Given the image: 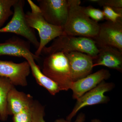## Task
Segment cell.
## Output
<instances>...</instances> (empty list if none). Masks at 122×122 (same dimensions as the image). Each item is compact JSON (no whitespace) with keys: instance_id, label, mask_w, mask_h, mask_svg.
<instances>
[{"instance_id":"cell-1","label":"cell","mask_w":122,"mask_h":122,"mask_svg":"<svg viewBox=\"0 0 122 122\" xmlns=\"http://www.w3.org/2000/svg\"><path fill=\"white\" fill-rule=\"evenodd\" d=\"M68 18L63 26L66 35L89 38L93 39L98 33L99 24L86 15L80 0H68Z\"/></svg>"},{"instance_id":"cell-2","label":"cell","mask_w":122,"mask_h":122,"mask_svg":"<svg viewBox=\"0 0 122 122\" xmlns=\"http://www.w3.org/2000/svg\"><path fill=\"white\" fill-rule=\"evenodd\" d=\"M57 52H79L88 55L94 59L97 56L99 49L93 39L64 34L54 39L50 46L44 48L41 54L48 55Z\"/></svg>"},{"instance_id":"cell-3","label":"cell","mask_w":122,"mask_h":122,"mask_svg":"<svg viewBox=\"0 0 122 122\" xmlns=\"http://www.w3.org/2000/svg\"><path fill=\"white\" fill-rule=\"evenodd\" d=\"M29 4L31 11L25 14V17L29 26L36 30L39 33L40 39L39 46L34 54L39 58L42 50L50 42L66 34L63 27L51 25L44 19L38 6L32 1Z\"/></svg>"},{"instance_id":"cell-4","label":"cell","mask_w":122,"mask_h":122,"mask_svg":"<svg viewBox=\"0 0 122 122\" xmlns=\"http://www.w3.org/2000/svg\"><path fill=\"white\" fill-rule=\"evenodd\" d=\"M42 72L58 85L61 91L70 89L72 82L70 69L64 53L57 52L47 55L43 61Z\"/></svg>"},{"instance_id":"cell-5","label":"cell","mask_w":122,"mask_h":122,"mask_svg":"<svg viewBox=\"0 0 122 122\" xmlns=\"http://www.w3.org/2000/svg\"><path fill=\"white\" fill-rule=\"evenodd\" d=\"M25 4L24 0H17L13 6L12 19L5 26L0 28V33H13L22 36L37 49L39 42L34 29L30 28L26 21L24 12Z\"/></svg>"},{"instance_id":"cell-6","label":"cell","mask_w":122,"mask_h":122,"mask_svg":"<svg viewBox=\"0 0 122 122\" xmlns=\"http://www.w3.org/2000/svg\"><path fill=\"white\" fill-rule=\"evenodd\" d=\"M115 86L114 83L113 82H107L105 81H103L96 87L77 99L75 106L66 117V120L71 122L78 111L85 107L109 102L110 98L105 95V93L111 91Z\"/></svg>"},{"instance_id":"cell-7","label":"cell","mask_w":122,"mask_h":122,"mask_svg":"<svg viewBox=\"0 0 122 122\" xmlns=\"http://www.w3.org/2000/svg\"><path fill=\"white\" fill-rule=\"evenodd\" d=\"M42 15L51 25L63 27L68 18V0H38Z\"/></svg>"},{"instance_id":"cell-8","label":"cell","mask_w":122,"mask_h":122,"mask_svg":"<svg viewBox=\"0 0 122 122\" xmlns=\"http://www.w3.org/2000/svg\"><path fill=\"white\" fill-rule=\"evenodd\" d=\"M93 40L98 48L111 46L122 52V18L116 22L107 21L99 24L97 35Z\"/></svg>"},{"instance_id":"cell-9","label":"cell","mask_w":122,"mask_h":122,"mask_svg":"<svg viewBox=\"0 0 122 122\" xmlns=\"http://www.w3.org/2000/svg\"><path fill=\"white\" fill-rule=\"evenodd\" d=\"M30 71L27 61L17 63L12 61L0 60V76L8 79L14 86H26L27 78Z\"/></svg>"},{"instance_id":"cell-10","label":"cell","mask_w":122,"mask_h":122,"mask_svg":"<svg viewBox=\"0 0 122 122\" xmlns=\"http://www.w3.org/2000/svg\"><path fill=\"white\" fill-rule=\"evenodd\" d=\"M65 54L69 64L72 82L91 74L93 68V57L86 54L79 52H72Z\"/></svg>"},{"instance_id":"cell-11","label":"cell","mask_w":122,"mask_h":122,"mask_svg":"<svg viewBox=\"0 0 122 122\" xmlns=\"http://www.w3.org/2000/svg\"><path fill=\"white\" fill-rule=\"evenodd\" d=\"M111 76L109 70L102 69L86 77L71 83L70 89L73 92L72 98L77 100L79 98L96 87L103 81L108 79Z\"/></svg>"},{"instance_id":"cell-12","label":"cell","mask_w":122,"mask_h":122,"mask_svg":"<svg viewBox=\"0 0 122 122\" xmlns=\"http://www.w3.org/2000/svg\"><path fill=\"white\" fill-rule=\"evenodd\" d=\"M98 49V54L93 60V67L104 66L122 73V52L111 46H102Z\"/></svg>"},{"instance_id":"cell-13","label":"cell","mask_w":122,"mask_h":122,"mask_svg":"<svg viewBox=\"0 0 122 122\" xmlns=\"http://www.w3.org/2000/svg\"><path fill=\"white\" fill-rule=\"evenodd\" d=\"M31 55L38 57L30 51V43L20 38L13 37L0 43V56L7 55L22 57L25 55Z\"/></svg>"},{"instance_id":"cell-14","label":"cell","mask_w":122,"mask_h":122,"mask_svg":"<svg viewBox=\"0 0 122 122\" xmlns=\"http://www.w3.org/2000/svg\"><path fill=\"white\" fill-rule=\"evenodd\" d=\"M34 100L29 94L19 91L13 87L7 98V110L9 115H14L23 110L31 107Z\"/></svg>"},{"instance_id":"cell-15","label":"cell","mask_w":122,"mask_h":122,"mask_svg":"<svg viewBox=\"0 0 122 122\" xmlns=\"http://www.w3.org/2000/svg\"><path fill=\"white\" fill-rule=\"evenodd\" d=\"M23 57L28 62L33 76L38 85L46 89L52 95H55L61 91L56 83L43 73L35 63L36 58L31 55H25Z\"/></svg>"},{"instance_id":"cell-16","label":"cell","mask_w":122,"mask_h":122,"mask_svg":"<svg viewBox=\"0 0 122 122\" xmlns=\"http://www.w3.org/2000/svg\"><path fill=\"white\" fill-rule=\"evenodd\" d=\"M15 87L10 80L0 76V120H7L9 116L7 110V98L10 91Z\"/></svg>"},{"instance_id":"cell-17","label":"cell","mask_w":122,"mask_h":122,"mask_svg":"<svg viewBox=\"0 0 122 122\" xmlns=\"http://www.w3.org/2000/svg\"><path fill=\"white\" fill-rule=\"evenodd\" d=\"M17 1V0H0V28L13 15V12L11 8Z\"/></svg>"},{"instance_id":"cell-18","label":"cell","mask_w":122,"mask_h":122,"mask_svg":"<svg viewBox=\"0 0 122 122\" xmlns=\"http://www.w3.org/2000/svg\"><path fill=\"white\" fill-rule=\"evenodd\" d=\"M103 7L104 17L107 20L115 22L122 18V9H115L108 6Z\"/></svg>"},{"instance_id":"cell-19","label":"cell","mask_w":122,"mask_h":122,"mask_svg":"<svg viewBox=\"0 0 122 122\" xmlns=\"http://www.w3.org/2000/svg\"><path fill=\"white\" fill-rule=\"evenodd\" d=\"M45 115V107L37 100H34L31 122H46L44 120Z\"/></svg>"},{"instance_id":"cell-20","label":"cell","mask_w":122,"mask_h":122,"mask_svg":"<svg viewBox=\"0 0 122 122\" xmlns=\"http://www.w3.org/2000/svg\"><path fill=\"white\" fill-rule=\"evenodd\" d=\"M84 13L93 20L98 22L105 19L102 10L95 8L91 5L86 7H82Z\"/></svg>"},{"instance_id":"cell-21","label":"cell","mask_w":122,"mask_h":122,"mask_svg":"<svg viewBox=\"0 0 122 122\" xmlns=\"http://www.w3.org/2000/svg\"><path fill=\"white\" fill-rule=\"evenodd\" d=\"M33 106L30 108L25 109L13 115V122H32Z\"/></svg>"},{"instance_id":"cell-22","label":"cell","mask_w":122,"mask_h":122,"mask_svg":"<svg viewBox=\"0 0 122 122\" xmlns=\"http://www.w3.org/2000/svg\"><path fill=\"white\" fill-rule=\"evenodd\" d=\"M100 6H108L115 9H122V0H89Z\"/></svg>"},{"instance_id":"cell-23","label":"cell","mask_w":122,"mask_h":122,"mask_svg":"<svg viewBox=\"0 0 122 122\" xmlns=\"http://www.w3.org/2000/svg\"><path fill=\"white\" fill-rule=\"evenodd\" d=\"M86 120L85 114L81 113L78 115L76 120L74 122H84ZM54 122H71L63 118H59L55 120Z\"/></svg>"},{"instance_id":"cell-24","label":"cell","mask_w":122,"mask_h":122,"mask_svg":"<svg viewBox=\"0 0 122 122\" xmlns=\"http://www.w3.org/2000/svg\"><path fill=\"white\" fill-rule=\"evenodd\" d=\"M91 122H102L101 120L97 119H94L91 120Z\"/></svg>"}]
</instances>
